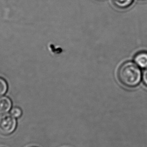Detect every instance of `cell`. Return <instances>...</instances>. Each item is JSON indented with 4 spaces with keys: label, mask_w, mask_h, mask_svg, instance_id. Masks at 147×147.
Wrapping results in <instances>:
<instances>
[{
    "label": "cell",
    "mask_w": 147,
    "mask_h": 147,
    "mask_svg": "<svg viewBox=\"0 0 147 147\" xmlns=\"http://www.w3.org/2000/svg\"><path fill=\"white\" fill-rule=\"evenodd\" d=\"M142 73L139 67L132 62L123 64L118 71V78L122 84L127 87L133 88L140 83Z\"/></svg>",
    "instance_id": "6da1fadb"
},
{
    "label": "cell",
    "mask_w": 147,
    "mask_h": 147,
    "mask_svg": "<svg viewBox=\"0 0 147 147\" xmlns=\"http://www.w3.org/2000/svg\"><path fill=\"white\" fill-rule=\"evenodd\" d=\"M17 127L16 118L11 114L3 115L0 118V133L5 135L12 134Z\"/></svg>",
    "instance_id": "7a4b0ae2"
},
{
    "label": "cell",
    "mask_w": 147,
    "mask_h": 147,
    "mask_svg": "<svg viewBox=\"0 0 147 147\" xmlns=\"http://www.w3.org/2000/svg\"><path fill=\"white\" fill-rule=\"evenodd\" d=\"M12 107V102L10 98L5 97H0V114H5L10 111Z\"/></svg>",
    "instance_id": "3957f363"
},
{
    "label": "cell",
    "mask_w": 147,
    "mask_h": 147,
    "mask_svg": "<svg viewBox=\"0 0 147 147\" xmlns=\"http://www.w3.org/2000/svg\"><path fill=\"white\" fill-rule=\"evenodd\" d=\"M136 64L141 68H147V52H140L135 56Z\"/></svg>",
    "instance_id": "277c9868"
},
{
    "label": "cell",
    "mask_w": 147,
    "mask_h": 147,
    "mask_svg": "<svg viewBox=\"0 0 147 147\" xmlns=\"http://www.w3.org/2000/svg\"><path fill=\"white\" fill-rule=\"evenodd\" d=\"M134 0H113L115 5L120 9H125L129 7L133 2Z\"/></svg>",
    "instance_id": "5b68a950"
},
{
    "label": "cell",
    "mask_w": 147,
    "mask_h": 147,
    "mask_svg": "<svg viewBox=\"0 0 147 147\" xmlns=\"http://www.w3.org/2000/svg\"><path fill=\"white\" fill-rule=\"evenodd\" d=\"M8 90V85L6 81L0 78V97L4 95Z\"/></svg>",
    "instance_id": "8992f818"
},
{
    "label": "cell",
    "mask_w": 147,
    "mask_h": 147,
    "mask_svg": "<svg viewBox=\"0 0 147 147\" xmlns=\"http://www.w3.org/2000/svg\"><path fill=\"white\" fill-rule=\"evenodd\" d=\"M11 114L15 118H19L22 114V110L18 107L13 108L11 111Z\"/></svg>",
    "instance_id": "52a82bcc"
},
{
    "label": "cell",
    "mask_w": 147,
    "mask_h": 147,
    "mask_svg": "<svg viewBox=\"0 0 147 147\" xmlns=\"http://www.w3.org/2000/svg\"><path fill=\"white\" fill-rule=\"evenodd\" d=\"M142 79H143L144 83L147 86V68L144 71L143 75H142Z\"/></svg>",
    "instance_id": "ba28073f"
},
{
    "label": "cell",
    "mask_w": 147,
    "mask_h": 147,
    "mask_svg": "<svg viewBox=\"0 0 147 147\" xmlns=\"http://www.w3.org/2000/svg\"><path fill=\"white\" fill-rule=\"evenodd\" d=\"M142 1H143V0H142Z\"/></svg>",
    "instance_id": "9c48e42d"
}]
</instances>
